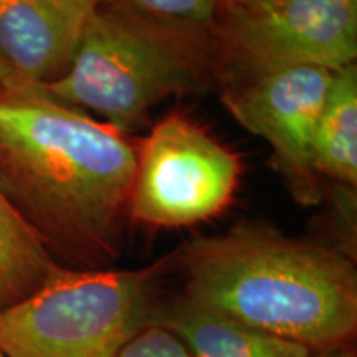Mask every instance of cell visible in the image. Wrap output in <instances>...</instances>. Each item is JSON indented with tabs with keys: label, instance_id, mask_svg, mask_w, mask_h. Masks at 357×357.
I'll list each match as a JSON object with an SVG mask.
<instances>
[{
	"label": "cell",
	"instance_id": "obj_17",
	"mask_svg": "<svg viewBox=\"0 0 357 357\" xmlns=\"http://www.w3.org/2000/svg\"><path fill=\"white\" fill-rule=\"evenodd\" d=\"M0 357H6V356H3V354H2V352H0Z\"/></svg>",
	"mask_w": 357,
	"mask_h": 357
},
{
	"label": "cell",
	"instance_id": "obj_3",
	"mask_svg": "<svg viewBox=\"0 0 357 357\" xmlns=\"http://www.w3.org/2000/svg\"><path fill=\"white\" fill-rule=\"evenodd\" d=\"M207 33L98 2L68 71L43 89L128 134L162 100L207 84L218 61Z\"/></svg>",
	"mask_w": 357,
	"mask_h": 357
},
{
	"label": "cell",
	"instance_id": "obj_4",
	"mask_svg": "<svg viewBox=\"0 0 357 357\" xmlns=\"http://www.w3.org/2000/svg\"><path fill=\"white\" fill-rule=\"evenodd\" d=\"M172 255L137 270L58 266L24 300L0 307L6 357H116L153 324Z\"/></svg>",
	"mask_w": 357,
	"mask_h": 357
},
{
	"label": "cell",
	"instance_id": "obj_7",
	"mask_svg": "<svg viewBox=\"0 0 357 357\" xmlns=\"http://www.w3.org/2000/svg\"><path fill=\"white\" fill-rule=\"evenodd\" d=\"M336 71L293 66L248 79L223 93L231 118L273 149V162L303 205L323 197L312 146Z\"/></svg>",
	"mask_w": 357,
	"mask_h": 357
},
{
	"label": "cell",
	"instance_id": "obj_2",
	"mask_svg": "<svg viewBox=\"0 0 357 357\" xmlns=\"http://www.w3.org/2000/svg\"><path fill=\"white\" fill-rule=\"evenodd\" d=\"M187 301L271 336L323 351L354 344V255L261 222L199 236L177 253Z\"/></svg>",
	"mask_w": 357,
	"mask_h": 357
},
{
	"label": "cell",
	"instance_id": "obj_12",
	"mask_svg": "<svg viewBox=\"0 0 357 357\" xmlns=\"http://www.w3.org/2000/svg\"><path fill=\"white\" fill-rule=\"evenodd\" d=\"M149 19L185 29L213 32L223 8V0H96Z\"/></svg>",
	"mask_w": 357,
	"mask_h": 357
},
{
	"label": "cell",
	"instance_id": "obj_5",
	"mask_svg": "<svg viewBox=\"0 0 357 357\" xmlns=\"http://www.w3.org/2000/svg\"><path fill=\"white\" fill-rule=\"evenodd\" d=\"M238 155L181 114L164 118L137 146L129 217L177 229L218 215L231 202Z\"/></svg>",
	"mask_w": 357,
	"mask_h": 357
},
{
	"label": "cell",
	"instance_id": "obj_11",
	"mask_svg": "<svg viewBox=\"0 0 357 357\" xmlns=\"http://www.w3.org/2000/svg\"><path fill=\"white\" fill-rule=\"evenodd\" d=\"M60 266L0 190V307L38 289Z\"/></svg>",
	"mask_w": 357,
	"mask_h": 357
},
{
	"label": "cell",
	"instance_id": "obj_6",
	"mask_svg": "<svg viewBox=\"0 0 357 357\" xmlns=\"http://www.w3.org/2000/svg\"><path fill=\"white\" fill-rule=\"evenodd\" d=\"M217 60L243 82L293 66L339 71L356 65L357 0H278L242 10L223 8Z\"/></svg>",
	"mask_w": 357,
	"mask_h": 357
},
{
	"label": "cell",
	"instance_id": "obj_16",
	"mask_svg": "<svg viewBox=\"0 0 357 357\" xmlns=\"http://www.w3.org/2000/svg\"><path fill=\"white\" fill-rule=\"evenodd\" d=\"M311 357H356V349H354V344L336 346V347H329V349L314 351Z\"/></svg>",
	"mask_w": 357,
	"mask_h": 357
},
{
	"label": "cell",
	"instance_id": "obj_14",
	"mask_svg": "<svg viewBox=\"0 0 357 357\" xmlns=\"http://www.w3.org/2000/svg\"><path fill=\"white\" fill-rule=\"evenodd\" d=\"M22 84L26 83L22 82L20 78H17L15 73L6 65V61L0 58V95H2V93L12 91V89L22 86Z\"/></svg>",
	"mask_w": 357,
	"mask_h": 357
},
{
	"label": "cell",
	"instance_id": "obj_1",
	"mask_svg": "<svg viewBox=\"0 0 357 357\" xmlns=\"http://www.w3.org/2000/svg\"><path fill=\"white\" fill-rule=\"evenodd\" d=\"M137 146L42 86L0 95V190L47 250L82 270L118 257Z\"/></svg>",
	"mask_w": 357,
	"mask_h": 357
},
{
	"label": "cell",
	"instance_id": "obj_13",
	"mask_svg": "<svg viewBox=\"0 0 357 357\" xmlns=\"http://www.w3.org/2000/svg\"><path fill=\"white\" fill-rule=\"evenodd\" d=\"M116 357H194L178 337L159 324L137 333Z\"/></svg>",
	"mask_w": 357,
	"mask_h": 357
},
{
	"label": "cell",
	"instance_id": "obj_9",
	"mask_svg": "<svg viewBox=\"0 0 357 357\" xmlns=\"http://www.w3.org/2000/svg\"><path fill=\"white\" fill-rule=\"evenodd\" d=\"M153 324L181 339L194 357H311L314 352L200 307L182 294L159 303Z\"/></svg>",
	"mask_w": 357,
	"mask_h": 357
},
{
	"label": "cell",
	"instance_id": "obj_8",
	"mask_svg": "<svg viewBox=\"0 0 357 357\" xmlns=\"http://www.w3.org/2000/svg\"><path fill=\"white\" fill-rule=\"evenodd\" d=\"M96 0H0V58L17 78L47 86L68 71Z\"/></svg>",
	"mask_w": 357,
	"mask_h": 357
},
{
	"label": "cell",
	"instance_id": "obj_10",
	"mask_svg": "<svg viewBox=\"0 0 357 357\" xmlns=\"http://www.w3.org/2000/svg\"><path fill=\"white\" fill-rule=\"evenodd\" d=\"M319 176L357 184V70L356 65L334 73L312 146Z\"/></svg>",
	"mask_w": 357,
	"mask_h": 357
},
{
	"label": "cell",
	"instance_id": "obj_15",
	"mask_svg": "<svg viewBox=\"0 0 357 357\" xmlns=\"http://www.w3.org/2000/svg\"><path fill=\"white\" fill-rule=\"evenodd\" d=\"M275 2H278V0H223V8H242V10H253V8L271 6V3Z\"/></svg>",
	"mask_w": 357,
	"mask_h": 357
}]
</instances>
